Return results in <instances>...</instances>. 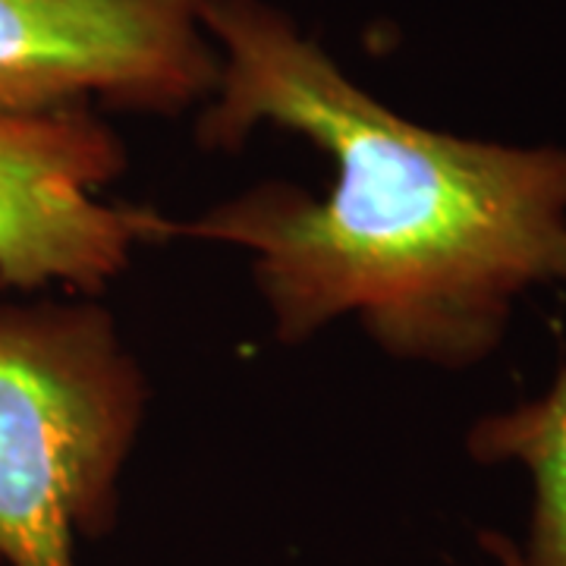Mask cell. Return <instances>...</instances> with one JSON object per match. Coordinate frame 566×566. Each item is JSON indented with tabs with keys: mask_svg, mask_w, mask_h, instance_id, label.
Instances as JSON below:
<instances>
[{
	"mask_svg": "<svg viewBox=\"0 0 566 566\" xmlns=\"http://www.w3.org/2000/svg\"><path fill=\"white\" fill-rule=\"evenodd\" d=\"M221 82L196 123L205 151L281 126L334 161L315 199L271 180L202 218L142 211V240L252 252L274 334L305 344L356 315L406 363L463 371L504 344L516 303L566 283V145L465 139L400 117L264 0H202Z\"/></svg>",
	"mask_w": 566,
	"mask_h": 566,
	"instance_id": "cell-1",
	"label": "cell"
},
{
	"mask_svg": "<svg viewBox=\"0 0 566 566\" xmlns=\"http://www.w3.org/2000/svg\"><path fill=\"white\" fill-rule=\"evenodd\" d=\"M145 403V375L102 305H0L3 564L76 566V538L114 526Z\"/></svg>",
	"mask_w": 566,
	"mask_h": 566,
	"instance_id": "cell-2",
	"label": "cell"
},
{
	"mask_svg": "<svg viewBox=\"0 0 566 566\" xmlns=\"http://www.w3.org/2000/svg\"><path fill=\"white\" fill-rule=\"evenodd\" d=\"M202 0H0V114L102 102L177 117L208 104L221 54Z\"/></svg>",
	"mask_w": 566,
	"mask_h": 566,
	"instance_id": "cell-3",
	"label": "cell"
},
{
	"mask_svg": "<svg viewBox=\"0 0 566 566\" xmlns=\"http://www.w3.org/2000/svg\"><path fill=\"white\" fill-rule=\"evenodd\" d=\"M126 170V145L88 107L0 114V290L66 283L98 296L142 240L139 208L95 192Z\"/></svg>",
	"mask_w": 566,
	"mask_h": 566,
	"instance_id": "cell-4",
	"label": "cell"
},
{
	"mask_svg": "<svg viewBox=\"0 0 566 566\" xmlns=\"http://www.w3.org/2000/svg\"><path fill=\"white\" fill-rule=\"evenodd\" d=\"M479 463H520L532 479V526L520 566H566V368L542 397L469 428Z\"/></svg>",
	"mask_w": 566,
	"mask_h": 566,
	"instance_id": "cell-5",
	"label": "cell"
},
{
	"mask_svg": "<svg viewBox=\"0 0 566 566\" xmlns=\"http://www.w3.org/2000/svg\"><path fill=\"white\" fill-rule=\"evenodd\" d=\"M485 545L497 554V560L504 566H520V551L513 545H506L501 535H485Z\"/></svg>",
	"mask_w": 566,
	"mask_h": 566,
	"instance_id": "cell-6",
	"label": "cell"
}]
</instances>
